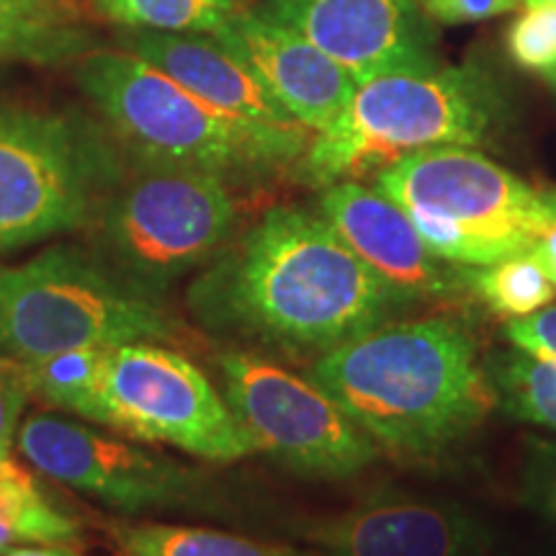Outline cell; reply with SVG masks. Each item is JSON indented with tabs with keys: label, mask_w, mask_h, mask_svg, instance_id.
I'll return each mask as SVG.
<instances>
[{
	"label": "cell",
	"mask_w": 556,
	"mask_h": 556,
	"mask_svg": "<svg viewBox=\"0 0 556 556\" xmlns=\"http://www.w3.org/2000/svg\"><path fill=\"white\" fill-rule=\"evenodd\" d=\"M75 80L139 163L250 180L296 165L312 142L302 124H263L212 106L127 50L83 54Z\"/></svg>",
	"instance_id": "3"
},
{
	"label": "cell",
	"mask_w": 556,
	"mask_h": 556,
	"mask_svg": "<svg viewBox=\"0 0 556 556\" xmlns=\"http://www.w3.org/2000/svg\"><path fill=\"white\" fill-rule=\"evenodd\" d=\"M83 50V34L65 21L34 16L0 0V60L52 62Z\"/></svg>",
	"instance_id": "22"
},
{
	"label": "cell",
	"mask_w": 556,
	"mask_h": 556,
	"mask_svg": "<svg viewBox=\"0 0 556 556\" xmlns=\"http://www.w3.org/2000/svg\"><path fill=\"white\" fill-rule=\"evenodd\" d=\"M5 3L16 5V9L34 13V16H45V18H62V11H65V0H5Z\"/></svg>",
	"instance_id": "28"
},
{
	"label": "cell",
	"mask_w": 556,
	"mask_h": 556,
	"mask_svg": "<svg viewBox=\"0 0 556 556\" xmlns=\"http://www.w3.org/2000/svg\"><path fill=\"white\" fill-rule=\"evenodd\" d=\"M80 528L58 510L29 471L0 456V552L21 544H78Z\"/></svg>",
	"instance_id": "18"
},
{
	"label": "cell",
	"mask_w": 556,
	"mask_h": 556,
	"mask_svg": "<svg viewBox=\"0 0 556 556\" xmlns=\"http://www.w3.org/2000/svg\"><path fill=\"white\" fill-rule=\"evenodd\" d=\"M0 556H78L75 552H70L67 546H50V544H39V546H13L5 554Z\"/></svg>",
	"instance_id": "29"
},
{
	"label": "cell",
	"mask_w": 556,
	"mask_h": 556,
	"mask_svg": "<svg viewBox=\"0 0 556 556\" xmlns=\"http://www.w3.org/2000/svg\"><path fill=\"white\" fill-rule=\"evenodd\" d=\"M124 29L219 34L242 11L238 0H90Z\"/></svg>",
	"instance_id": "19"
},
{
	"label": "cell",
	"mask_w": 556,
	"mask_h": 556,
	"mask_svg": "<svg viewBox=\"0 0 556 556\" xmlns=\"http://www.w3.org/2000/svg\"><path fill=\"white\" fill-rule=\"evenodd\" d=\"M309 379L397 456L430 458L495 407L477 343L458 319L384 323L312 361Z\"/></svg>",
	"instance_id": "2"
},
{
	"label": "cell",
	"mask_w": 556,
	"mask_h": 556,
	"mask_svg": "<svg viewBox=\"0 0 556 556\" xmlns=\"http://www.w3.org/2000/svg\"><path fill=\"white\" fill-rule=\"evenodd\" d=\"M319 214L387 283L397 307L454 299L469 291L467 270L443 266L417 235L405 208L379 189H368L361 180L328 186L319 197Z\"/></svg>",
	"instance_id": "13"
},
{
	"label": "cell",
	"mask_w": 556,
	"mask_h": 556,
	"mask_svg": "<svg viewBox=\"0 0 556 556\" xmlns=\"http://www.w3.org/2000/svg\"><path fill=\"white\" fill-rule=\"evenodd\" d=\"M325 556H475L477 528L458 507L402 495L366 497L312 528Z\"/></svg>",
	"instance_id": "15"
},
{
	"label": "cell",
	"mask_w": 556,
	"mask_h": 556,
	"mask_svg": "<svg viewBox=\"0 0 556 556\" xmlns=\"http://www.w3.org/2000/svg\"><path fill=\"white\" fill-rule=\"evenodd\" d=\"M526 3H533V0H526ZM554 3H556V0H554Z\"/></svg>",
	"instance_id": "33"
},
{
	"label": "cell",
	"mask_w": 556,
	"mask_h": 556,
	"mask_svg": "<svg viewBox=\"0 0 556 556\" xmlns=\"http://www.w3.org/2000/svg\"><path fill=\"white\" fill-rule=\"evenodd\" d=\"M366 83L394 70H433V37L415 0H266L258 9Z\"/></svg>",
	"instance_id": "12"
},
{
	"label": "cell",
	"mask_w": 556,
	"mask_h": 556,
	"mask_svg": "<svg viewBox=\"0 0 556 556\" xmlns=\"http://www.w3.org/2000/svg\"><path fill=\"white\" fill-rule=\"evenodd\" d=\"M464 270L469 291H475L495 315L510 319L533 315L556 296V287L531 253Z\"/></svg>",
	"instance_id": "21"
},
{
	"label": "cell",
	"mask_w": 556,
	"mask_h": 556,
	"mask_svg": "<svg viewBox=\"0 0 556 556\" xmlns=\"http://www.w3.org/2000/svg\"><path fill=\"white\" fill-rule=\"evenodd\" d=\"M430 253L456 266H492L536 245L556 217L544 193L469 148L413 152L377 176Z\"/></svg>",
	"instance_id": "6"
},
{
	"label": "cell",
	"mask_w": 556,
	"mask_h": 556,
	"mask_svg": "<svg viewBox=\"0 0 556 556\" xmlns=\"http://www.w3.org/2000/svg\"><path fill=\"white\" fill-rule=\"evenodd\" d=\"M528 253H531L533 258L541 263L546 278L556 287V222L546 229L544 235H541V238L536 240V245L528 250Z\"/></svg>",
	"instance_id": "27"
},
{
	"label": "cell",
	"mask_w": 556,
	"mask_h": 556,
	"mask_svg": "<svg viewBox=\"0 0 556 556\" xmlns=\"http://www.w3.org/2000/svg\"><path fill=\"white\" fill-rule=\"evenodd\" d=\"M191 330L163 296L131 283L99 253L52 245L0 268V353L39 361L122 343L186 345Z\"/></svg>",
	"instance_id": "4"
},
{
	"label": "cell",
	"mask_w": 556,
	"mask_h": 556,
	"mask_svg": "<svg viewBox=\"0 0 556 556\" xmlns=\"http://www.w3.org/2000/svg\"><path fill=\"white\" fill-rule=\"evenodd\" d=\"M507 52L516 65L548 73L556 67V3L533 0L507 29Z\"/></svg>",
	"instance_id": "23"
},
{
	"label": "cell",
	"mask_w": 556,
	"mask_h": 556,
	"mask_svg": "<svg viewBox=\"0 0 556 556\" xmlns=\"http://www.w3.org/2000/svg\"><path fill=\"white\" fill-rule=\"evenodd\" d=\"M544 495L546 503L552 505V510L556 513V451L548 456V467H546V484H544Z\"/></svg>",
	"instance_id": "30"
},
{
	"label": "cell",
	"mask_w": 556,
	"mask_h": 556,
	"mask_svg": "<svg viewBox=\"0 0 556 556\" xmlns=\"http://www.w3.org/2000/svg\"><path fill=\"white\" fill-rule=\"evenodd\" d=\"M544 199H546V204L552 206V212H554V217H556V191L552 189V191H546L544 193Z\"/></svg>",
	"instance_id": "31"
},
{
	"label": "cell",
	"mask_w": 556,
	"mask_h": 556,
	"mask_svg": "<svg viewBox=\"0 0 556 556\" xmlns=\"http://www.w3.org/2000/svg\"><path fill=\"white\" fill-rule=\"evenodd\" d=\"M422 11L443 24H469L516 11L520 0H417Z\"/></svg>",
	"instance_id": "26"
},
{
	"label": "cell",
	"mask_w": 556,
	"mask_h": 556,
	"mask_svg": "<svg viewBox=\"0 0 556 556\" xmlns=\"http://www.w3.org/2000/svg\"><path fill=\"white\" fill-rule=\"evenodd\" d=\"M225 402L258 454L307 477H351L377 462L379 446L315 381L253 351L217 356Z\"/></svg>",
	"instance_id": "10"
},
{
	"label": "cell",
	"mask_w": 556,
	"mask_h": 556,
	"mask_svg": "<svg viewBox=\"0 0 556 556\" xmlns=\"http://www.w3.org/2000/svg\"><path fill=\"white\" fill-rule=\"evenodd\" d=\"M29 400L31 389L24 364L11 356H0V456H11L16 446L18 420Z\"/></svg>",
	"instance_id": "24"
},
{
	"label": "cell",
	"mask_w": 556,
	"mask_h": 556,
	"mask_svg": "<svg viewBox=\"0 0 556 556\" xmlns=\"http://www.w3.org/2000/svg\"><path fill=\"white\" fill-rule=\"evenodd\" d=\"M106 531L119 556H325L323 552L268 544L197 526L114 520Z\"/></svg>",
	"instance_id": "17"
},
{
	"label": "cell",
	"mask_w": 556,
	"mask_h": 556,
	"mask_svg": "<svg viewBox=\"0 0 556 556\" xmlns=\"http://www.w3.org/2000/svg\"><path fill=\"white\" fill-rule=\"evenodd\" d=\"M546 78L552 80V86L556 88V67H554V70H548V73H546Z\"/></svg>",
	"instance_id": "32"
},
{
	"label": "cell",
	"mask_w": 556,
	"mask_h": 556,
	"mask_svg": "<svg viewBox=\"0 0 556 556\" xmlns=\"http://www.w3.org/2000/svg\"><path fill=\"white\" fill-rule=\"evenodd\" d=\"M119 180V160L93 127L0 103V255L93 225Z\"/></svg>",
	"instance_id": "7"
},
{
	"label": "cell",
	"mask_w": 556,
	"mask_h": 556,
	"mask_svg": "<svg viewBox=\"0 0 556 556\" xmlns=\"http://www.w3.org/2000/svg\"><path fill=\"white\" fill-rule=\"evenodd\" d=\"M486 377L507 415L556 430V364L513 351L490 361Z\"/></svg>",
	"instance_id": "20"
},
{
	"label": "cell",
	"mask_w": 556,
	"mask_h": 556,
	"mask_svg": "<svg viewBox=\"0 0 556 556\" xmlns=\"http://www.w3.org/2000/svg\"><path fill=\"white\" fill-rule=\"evenodd\" d=\"M387 283L323 214L274 206L201 268L186 309L201 328L287 358H319L384 325Z\"/></svg>",
	"instance_id": "1"
},
{
	"label": "cell",
	"mask_w": 556,
	"mask_h": 556,
	"mask_svg": "<svg viewBox=\"0 0 556 556\" xmlns=\"http://www.w3.org/2000/svg\"><path fill=\"white\" fill-rule=\"evenodd\" d=\"M212 37L238 54L291 119L309 131L336 122L358 88L351 70L263 11H240Z\"/></svg>",
	"instance_id": "14"
},
{
	"label": "cell",
	"mask_w": 556,
	"mask_h": 556,
	"mask_svg": "<svg viewBox=\"0 0 556 556\" xmlns=\"http://www.w3.org/2000/svg\"><path fill=\"white\" fill-rule=\"evenodd\" d=\"M78 417L137 443H163L206 462L227 464L258 454L217 387L176 345L103 348Z\"/></svg>",
	"instance_id": "9"
},
{
	"label": "cell",
	"mask_w": 556,
	"mask_h": 556,
	"mask_svg": "<svg viewBox=\"0 0 556 556\" xmlns=\"http://www.w3.org/2000/svg\"><path fill=\"white\" fill-rule=\"evenodd\" d=\"M119 41L122 50L148 60L212 106L263 124H296L258 75L212 34L131 29Z\"/></svg>",
	"instance_id": "16"
},
{
	"label": "cell",
	"mask_w": 556,
	"mask_h": 556,
	"mask_svg": "<svg viewBox=\"0 0 556 556\" xmlns=\"http://www.w3.org/2000/svg\"><path fill=\"white\" fill-rule=\"evenodd\" d=\"M16 446L41 475L122 513L189 505L204 479L131 438L106 435L65 415H31L21 422Z\"/></svg>",
	"instance_id": "11"
},
{
	"label": "cell",
	"mask_w": 556,
	"mask_h": 556,
	"mask_svg": "<svg viewBox=\"0 0 556 556\" xmlns=\"http://www.w3.org/2000/svg\"><path fill=\"white\" fill-rule=\"evenodd\" d=\"M497 122V99L475 70H394L358 83L340 116L296 163L304 184L328 189L377 178L413 152L477 148Z\"/></svg>",
	"instance_id": "5"
},
{
	"label": "cell",
	"mask_w": 556,
	"mask_h": 556,
	"mask_svg": "<svg viewBox=\"0 0 556 556\" xmlns=\"http://www.w3.org/2000/svg\"><path fill=\"white\" fill-rule=\"evenodd\" d=\"M240 208L227 178L139 163L96 214L99 255L131 283L163 296L232 240Z\"/></svg>",
	"instance_id": "8"
},
{
	"label": "cell",
	"mask_w": 556,
	"mask_h": 556,
	"mask_svg": "<svg viewBox=\"0 0 556 556\" xmlns=\"http://www.w3.org/2000/svg\"><path fill=\"white\" fill-rule=\"evenodd\" d=\"M505 338L518 351L556 364V307H546L526 317H513L505 325Z\"/></svg>",
	"instance_id": "25"
}]
</instances>
